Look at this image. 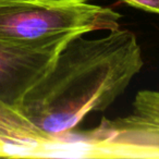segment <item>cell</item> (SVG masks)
Returning <instances> with one entry per match:
<instances>
[{
    "label": "cell",
    "mask_w": 159,
    "mask_h": 159,
    "mask_svg": "<svg viewBox=\"0 0 159 159\" xmlns=\"http://www.w3.org/2000/svg\"><path fill=\"white\" fill-rule=\"evenodd\" d=\"M89 133L102 145L107 158L159 159V91L139 92L132 112L115 120L102 119Z\"/></svg>",
    "instance_id": "3"
},
{
    "label": "cell",
    "mask_w": 159,
    "mask_h": 159,
    "mask_svg": "<svg viewBox=\"0 0 159 159\" xmlns=\"http://www.w3.org/2000/svg\"><path fill=\"white\" fill-rule=\"evenodd\" d=\"M64 45L24 47L0 43V100L16 108L50 70Z\"/></svg>",
    "instance_id": "4"
},
{
    "label": "cell",
    "mask_w": 159,
    "mask_h": 159,
    "mask_svg": "<svg viewBox=\"0 0 159 159\" xmlns=\"http://www.w3.org/2000/svg\"><path fill=\"white\" fill-rule=\"evenodd\" d=\"M55 139L40 132L16 107L0 100V157L43 158Z\"/></svg>",
    "instance_id": "5"
},
{
    "label": "cell",
    "mask_w": 159,
    "mask_h": 159,
    "mask_svg": "<svg viewBox=\"0 0 159 159\" xmlns=\"http://www.w3.org/2000/svg\"><path fill=\"white\" fill-rule=\"evenodd\" d=\"M122 16L89 0H0V43L64 45L74 36L112 31Z\"/></svg>",
    "instance_id": "2"
},
{
    "label": "cell",
    "mask_w": 159,
    "mask_h": 159,
    "mask_svg": "<svg viewBox=\"0 0 159 159\" xmlns=\"http://www.w3.org/2000/svg\"><path fill=\"white\" fill-rule=\"evenodd\" d=\"M143 66L141 46L129 30L74 36L16 109L44 134L66 136L89 113L109 108Z\"/></svg>",
    "instance_id": "1"
},
{
    "label": "cell",
    "mask_w": 159,
    "mask_h": 159,
    "mask_svg": "<svg viewBox=\"0 0 159 159\" xmlns=\"http://www.w3.org/2000/svg\"><path fill=\"white\" fill-rule=\"evenodd\" d=\"M122 2L135 9L159 14V0H121Z\"/></svg>",
    "instance_id": "6"
}]
</instances>
